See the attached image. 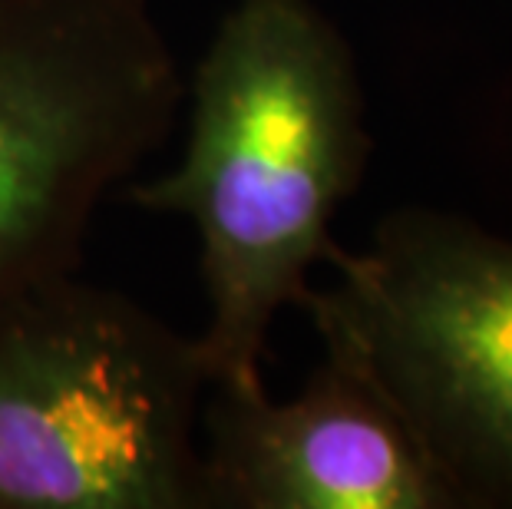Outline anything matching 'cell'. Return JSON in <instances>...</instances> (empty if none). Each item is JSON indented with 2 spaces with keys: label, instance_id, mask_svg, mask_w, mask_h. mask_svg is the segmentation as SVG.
Here are the masks:
<instances>
[{
  "label": "cell",
  "instance_id": "cell-1",
  "mask_svg": "<svg viewBox=\"0 0 512 509\" xmlns=\"http://www.w3.org/2000/svg\"><path fill=\"white\" fill-rule=\"evenodd\" d=\"M176 166L126 199L199 238L212 387H265L275 318L304 308L334 248L337 209L364 182L374 139L354 50L314 0H235L185 77Z\"/></svg>",
  "mask_w": 512,
  "mask_h": 509
},
{
  "label": "cell",
  "instance_id": "cell-2",
  "mask_svg": "<svg viewBox=\"0 0 512 509\" xmlns=\"http://www.w3.org/2000/svg\"><path fill=\"white\" fill-rule=\"evenodd\" d=\"M195 334L76 272L0 311V509H209Z\"/></svg>",
  "mask_w": 512,
  "mask_h": 509
},
{
  "label": "cell",
  "instance_id": "cell-3",
  "mask_svg": "<svg viewBox=\"0 0 512 509\" xmlns=\"http://www.w3.org/2000/svg\"><path fill=\"white\" fill-rule=\"evenodd\" d=\"M304 314L364 364L456 509H512V242L400 205L361 252L334 242Z\"/></svg>",
  "mask_w": 512,
  "mask_h": 509
},
{
  "label": "cell",
  "instance_id": "cell-4",
  "mask_svg": "<svg viewBox=\"0 0 512 509\" xmlns=\"http://www.w3.org/2000/svg\"><path fill=\"white\" fill-rule=\"evenodd\" d=\"M182 103L149 0H0V311L80 268L93 215Z\"/></svg>",
  "mask_w": 512,
  "mask_h": 509
},
{
  "label": "cell",
  "instance_id": "cell-5",
  "mask_svg": "<svg viewBox=\"0 0 512 509\" xmlns=\"http://www.w3.org/2000/svg\"><path fill=\"white\" fill-rule=\"evenodd\" d=\"M202 463L209 509H456L397 407L337 344L288 400L212 387Z\"/></svg>",
  "mask_w": 512,
  "mask_h": 509
}]
</instances>
